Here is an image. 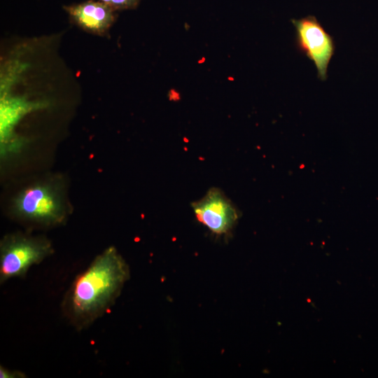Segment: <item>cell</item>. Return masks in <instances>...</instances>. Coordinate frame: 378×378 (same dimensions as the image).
<instances>
[{
  "mask_svg": "<svg viewBox=\"0 0 378 378\" xmlns=\"http://www.w3.org/2000/svg\"><path fill=\"white\" fill-rule=\"evenodd\" d=\"M130 278V268L115 247L97 255L74 279L62 302V312L77 331L106 314Z\"/></svg>",
  "mask_w": 378,
  "mask_h": 378,
  "instance_id": "obj_1",
  "label": "cell"
},
{
  "mask_svg": "<svg viewBox=\"0 0 378 378\" xmlns=\"http://www.w3.org/2000/svg\"><path fill=\"white\" fill-rule=\"evenodd\" d=\"M12 216L27 224L54 227L63 224L70 212L63 183L49 178L20 190L12 200Z\"/></svg>",
  "mask_w": 378,
  "mask_h": 378,
  "instance_id": "obj_2",
  "label": "cell"
},
{
  "mask_svg": "<svg viewBox=\"0 0 378 378\" xmlns=\"http://www.w3.org/2000/svg\"><path fill=\"white\" fill-rule=\"evenodd\" d=\"M50 241L43 236L22 232L6 234L0 242V283L24 277L29 268L51 255Z\"/></svg>",
  "mask_w": 378,
  "mask_h": 378,
  "instance_id": "obj_3",
  "label": "cell"
},
{
  "mask_svg": "<svg viewBox=\"0 0 378 378\" xmlns=\"http://www.w3.org/2000/svg\"><path fill=\"white\" fill-rule=\"evenodd\" d=\"M298 47L314 64L318 76L326 80L329 62L334 54L332 37L314 16L293 20Z\"/></svg>",
  "mask_w": 378,
  "mask_h": 378,
  "instance_id": "obj_4",
  "label": "cell"
},
{
  "mask_svg": "<svg viewBox=\"0 0 378 378\" xmlns=\"http://www.w3.org/2000/svg\"><path fill=\"white\" fill-rule=\"evenodd\" d=\"M192 206L197 220L216 234L229 232L239 219V211L223 192L210 188Z\"/></svg>",
  "mask_w": 378,
  "mask_h": 378,
  "instance_id": "obj_5",
  "label": "cell"
},
{
  "mask_svg": "<svg viewBox=\"0 0 378 378\" xmlns=\"http://www.w3.org/2000/svg\"><path fill=\"white\" fill-rule=\"evenodd\" d=\"M113 8L100 1H90L69 7L72 20L86 31L103 35L114 21Z\"/></svg>",
  "mask_w": 378,
  "mask_h": 378,
  "instance_id": "obj_6",
  "label": "cell"
},
{
  "mask_svg": "<svg viewBox=\"0 0 378 378\" xmlns=\"http://www.w3.org/2000/svg\"><path fill=\"white\" fill-rule=\"evenodd\" d=\"M114 9H126L135 7L139 0H99Z\"/></svg>",
  "mask_w": 378,
  "mask_h": 378,
  "instance_id": "obj_7",
  "label": "cell"
},
{
  "mask_svg": "<svg viewBox=\"0 0 378 378\" xmlns=\"http://www.w3.org/2000/svg\"><path fill=\"white\" fill-rule=\"evenodd\" d=\"M0 377L1 378H24L26 377V375L24 373L14 370H8L3 367L2 365L0 366Z\"/></svg>",
  "mask_w": 378,
  "mask_h": 378,
  "instance_id": "obj_8",
  "label": "cell"
}]
</instances>
